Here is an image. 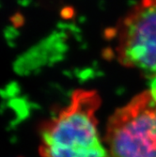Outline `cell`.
Returning a JSON list of instances; mask_svg holds the SVG:
<instances>
[{"label": "cell", "mask_w": 156, "mask_h": 157, "mask_svg": "<svg viewBox=\"0 0 156 157\" xmlns=\"http://www.w3.org/2000/svg\"><path fill=\"white\" fill-rule=\"evenodd\" d=\"M101 98L94 90H76L69 104L40 130L42 157H109L98 132Z\"/></svg>", "instance_id": "obj_1"}, {"label": "cell", "mask_w": 156, "mask_h": 157, "mask_svg": "<svg viewBox=\"0 0 156 157\" xmlns=\"http://www.w3.org/2000/svg\"><path fill=\"white\" fill-rule=\"evenodd\" d=\"M105 144L109 157H156V86L113 113Z\"/></svg>", "instance_id": "obj_2"}, {"label": "cell", "mask_w": 156, "mask_h": 157, "mask_svg": "<svg viewBox=\"0 0 156 157\" xmlns=\"http://www.w3.org/2000/svg\"><path fill=\"white\" fill-rule=\"evenodd\" d=\"M120 64L156 79V0H141L116 29Z\"/></svg>", "instance_id": "obj_3"}]
</instances>
